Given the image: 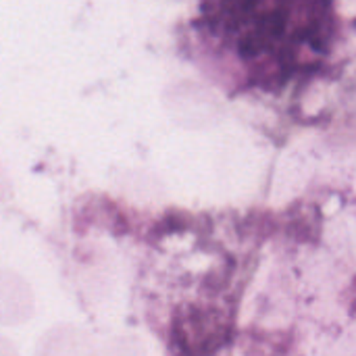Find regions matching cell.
<instances>
[{
    "label": "cell",
    "instance_id": "cell-1",
    "mask_svg": "<svg viewBox=\"0 0 356 356\" xmlns=\"http://www.w3.org/2000/svg\"><path fill=\"white\" fill-rule=\"evenodd\" d=\"M334 35L323 2H204L190 23L196 60L232 92L290 86L325 63Z\"/></svg>",
    "mask_w": 356,
    "mask_h": 356
}]
</instances>
